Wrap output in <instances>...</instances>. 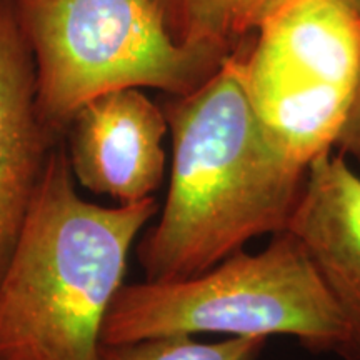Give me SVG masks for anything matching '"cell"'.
I'll use <instances>...</instances> for the list:
<instances>
[{
    "mask_svg": "<svg viewBox=\"0 0 360 360\" xmlns=\"http://www.w3.org/2000/svg\"><path fill=\"white\" fill-rule=\"evenodd\" d=\"M233 52L252 110L283 154L309 167L334 148L360 72L357 11L278 0Z\"/></svg>",
    "mask_w": 360,
    "mask_h": 360,
    "instance_id": "5b68a950",
    "label": "cell"
},
{
    "mask_svg": "<svg viewBox=\"0 0 360 360\" xmlns=\"http://www.w3.org/2000/svg\"><path fill=\"white\" fill-rule=\"evenodd\" d=\"M70 125L69 165L75 182L119 204L154 197L165 175L164 109L141 89L90 98Z\"/></svg>",
    "mask_w": 360,
    "mask_h": 360,
    "instance_id": "8992f818",
    "label": "cell"
},
{
    "mask_svg": "<svg viewBox=\"0 0 360 360\" xmlns=\"http://www.w3.org/2000/svg\"><path fill=\"white\" fill-rule=\"evenodd\" d=\"M295 337L310 352H332L345 335L339 309L290 231L260 252L229 255L174 282L124 283L105 315L101 344L162 335Z\"/></svg>",
    "mask_w": 360,
    "mask_h": 360,
    "instance_id": "3957f363",
    "label": "cell"
},
{
    "mask_svg": "<svg viewBox=\"0 0 360 360\" xmlns=\"http://www.w3.org/2000/svg\"><path fill=\"white\" fill-rule=\"evenodd\" d=\"M267 340V337H227L204 344L192 335L148 337L101 344L96 360H259Z\"/></svg>",
    "mask_w": 360,
    "mask_h": 360,
    "instance_id": "30bf717a",
    "label": "cell"
},
{
    "mask_svg": "<svg viewBox=\"0 0 360 360\" xmlns=\"http://www.w3.org/2000/svg\"><path fill=\"white\" fill-rule=\"evenodd\" d=\"M155 197L103 207L75 188L52 150L0 274V360H96L130 249Z\"/></svg>",
    "mask_w": 360,
    "mask_h": 360,
    "instance_id": "7a4b0ae2",
    "label": "cell"
},
{
    "mask_svg": "<svg viewBox=\"0 0 360 360\" xmlns=\"http://www.w3.org/2000/svg\"><path fill=\"white\" fill-rule=\"evenodd\" d=\"M278 0H162L179 44L227 57L257 29Z\"/></svg>",
    "mask_w": 360,
    "mask_h": 360,
    "instance_id": "9c48e42d",
    "label": "cell"
},
{
    "mask_svg": "<svg viewBox=\"0 0 360 360\" xmlns=\"http://www.w3.org/2000/svg\"><path fill=\"white\" fill-rule=\"evenodd\" d=\"M35 65L37 105L60 130L90 98L150 87L172 97L200 87L225 57L179 44L162 0H19Z\"/></svg>",
    "mask_w": 360,
    "mask_h": 360,
    "instance_id": "277c9868",
    "label": "cell"
},
{
    "mask_svg": "<svg viewBox=\"0 0 360 360\" xmlns=\"http://www.w3.org/2000/svg\"><path fill=\"white\" fill-rule=\"evenodd\" d=\"M340 2H344L345 6H349L350 8H354V11L360 13V0H340Z\"/></svg>",
    "mask_w": 360,
    "mask_h": 360,
    "instance_id": "7c38bea8",
    "label": "cell"
},
{
    "mask_svg": "<svg viewBox=\"0 0 360 360\" xmlns=\"http://www.w3.org/2000/svg\"><path fill=\"white\" fill-rule=\"evenodd\" d=\"M287 231L339 309L345 335L335 354L360 360V174L334 148L309 164Z\"/></svg>",
    "mask_w": 360,
    "mask_h": 360,
    "instance_id": "52a82bcc",
    "label": "cell"
},
{
    "mask_svg": "<svg viewBox=\"0 0 360 360\" xmlns=\"http://www.w3.org/2000/svg\"><path fill=\"white\" fill-rule=\"evenodd\" d=\"M51 134L39 112L29 42L0 7V274L52 152Z\"/></svg>",
    "mask_w": 360,
    "mask_h": 360,
    "instance_id": "ba28073f",
    "label": "cell"
},
{
    "mask_svg": "<svg viewBox=\"0 0 360 360\" xmlns=\"http://www.w3.org/2000/svg\"><path fill=\"white\" fill-rule=\"evenodd\" d=\"M334 150L360 169V72L350 109L337 137Z\"/></svg>",
    "mask_w": 360,
    "mask_h": 360,
    "instance_id": "8fae6325",
    "label": "cell"
},
{
    "mask_svg": "<svg viewBox=\"0 0 360 360\" xmlns=\"http://www.w3.org/2000/svg\"><path fill=\"white\" fill-rule=\"evenodd\" d=\"M164 114L172 165L159 222L137 247L146 281L193 277L252 238L287 231L307 167L265 134L236 52L200 87L169 101Z\"/></svg>",
    "mask_w": 360,
    "mask_h": 360,
    "instance_id": "6da1fadb",
    "label": "cell"
}]
</instances>
